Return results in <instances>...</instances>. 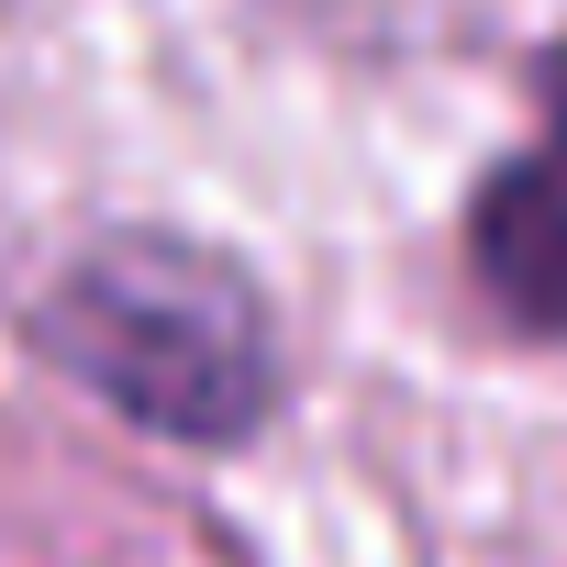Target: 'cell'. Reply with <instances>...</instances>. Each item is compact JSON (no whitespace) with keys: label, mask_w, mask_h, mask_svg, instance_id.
<instances>
[{"label":"cell","mask_w":567,"mask_h":567,"mask_svg":"<svg viewBox=\"0 0 567 567\" xmlns=\"http://www.w3.org/2000/svg\"><path fill=\"white\" fill-rule=\"evenodd\" d=\"M23 334L112 423L189 445V456L256 445L290 401V346H278L256 267H234L223 245L167 234V223H123V234L79 245L45 278V301L23 312Z\"/></svg>","instance_id":"6da1fadb"},{"label":"cell","mask_w":567,"mask_h":567,"mask_svg":"<svg viewBox=\"0 0 567 567\" xmlns=\"http://www.w3.org/2000/svg\"><path fill=\"white\" fill-rule=\"evenodd\" d=\"M523 90H534V112H545V145L567 156V34L534 56V79H523Z\"/></svg>","instance_id":"3957f363"},{"label":"cell","mask_w":567,"mask_h":567,"mask_svg":"<svg viewBox=\"0 0 567 567\" xmlns=\"http://www.w3.org/2000/svg\"><path fill=\"white\" fill-rule=\"evenodd\" d=\"M456 256H467V290H478L523 346H567V156H556V145L489 156V167L467 178Z\"/></svg>","instance_id":"7a4b0ae2"}]
</instances>
